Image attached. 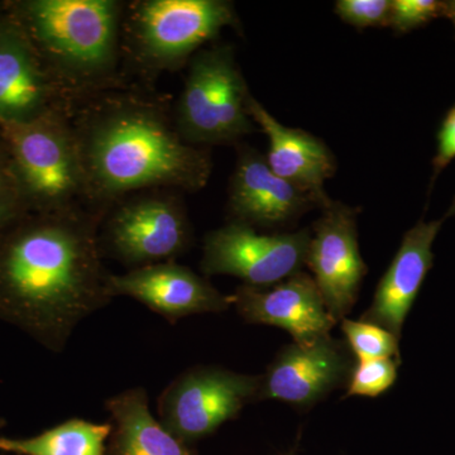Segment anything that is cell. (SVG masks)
Masks as SVG:
<instances>
[{
	"instance_id": "1",
	"label": "cell",
	"mask_w": 455,
	"mask_h": 455,
	"mask_svg": "<svg viewBox=\"0 0 455 455\" xmlns=\"http://www.w3.org/2000/svg\"><path fill=\"white\" fill-rule=\"evenodd\" d=\"M103 215L86 206L27 212L0 233V319L51 352L110 301L99 242Z\"/></svg>"
},
{
	"instance_id": "2",
	"label": "cell",
	"mask_w": 455,
	"mask_h": 455,
	"mask_svg": "<svg viewBox=\"0 0 455 455\" xmlns=\"http://www.w3.org/2000/svg\"><path fill=\"white\" fill-rule=\"evenodd\" d=\"M70 118L85 173L86 206L103 217L140 191L196 193L211 179V149L185 142L173 110L151 92L123 84L94 92L74 101Z\"/></svg>"
},
{
	"instance_id": "3",
	"label": "cell",
	"mask_w": 455,
	"mask_h": 455,
	"mask_svg": "<svg viewBox=\"0 0 455 455\" xmlns=\"http://www.w3.org/2000/svg\"><path fill=\"white\" fill-rule=\"evenodd\" d=\"M25 31L57 84L74 101L123 85L119 0H11Z\"/></svg>"
},
{
	"instance_id": "4",
	"label": "cell",
	"mask_w": 455,
	"mask_h": 455,
	"mask_svg": "<svg viewBox=\"0 0 455 455\" xmlns=\"http://www.w3.org/2000/svg\"><path fill=\"white\" fill-rule=\"evenodd\" d=\"M226 27L238 28L227 0H136L125 4L122 55L142 76L179 70Z\"/></svg>"
},
{
	"instance_id": "5",
	"label": "cell",
	"mask_w": 455,
	"mask_h": 455,
	"mask_svg": "<svg viewBox=\"0 0 455 455\" xmlns=\"http://www.w3.org/2000/svg\"><path fill=\"white\" fill-rule=\"evenodd\" d=\"M70 109L0 125V140L29 212L86 206L85 173Z\"/></svg>"
},
{
	"instance_id": "6",
	"label": "cell",
	"mask_w": 455,
	"mask_h": 455,
	"mask_svg": "<svg viewBox=\"0 0 455 455\" xmlns=\"http://www.w3.org/2000/svg\"><path fill=\"white\" fill-rule=\"evenodd\" d=\"M251 92L230 44L200 50L188 64L173 121L188 145H238L257 131L248 112Z\"/></svg>"
},
{
	"instance_id": "7",
	"label": "cell",
	"mask_w": 455,
	"mask_h": 455,
	"mask_svg": "<svg viewBox=\"0 0 455 455\" xmlns=\"http://www.w3.org/2000/svg\"><path fill=\"white\" fill-rule=\"evenodd\" d=\"M99 242L103 254L131 269L175 260L193 242L181 193L155 188L124 197L101 221Z\"/></svg>"
},
{
	"instance_id": "8",
	"label": "cell",
	"mask_w": 455,
	"mask_h": 455,
	"mask_svg": "<svg viewBox=\"0 0 455 455\" xmlns=\"http://www.w3.org/2000/svg\"><path fill=\"white\" fill-rule=\"evenodd\" d=\"M260 377L217 367H196L180 374L158 398L160 423L188 443L214 433L259 398Z\"/></svg>"
},
{
	"instance_id": "9",
	"label": "cell",
	"mask_w": 455,
	"mask_h": 455,
	"mask_svg": "<svg viewBox=\"0 0 455 455\" xmlns=\"http://www.w3.org/2000/svg\"><path fill=\"white\" fill-rule=\"evenodd\" d=\"M310 233L262 235L256 228L229 220L205 235L200 268L208 276L241 278L248 286H274L301 271Z\"/></svg>"
},
{
	"instance_id": "10",
	"label": "cell",
	"mask_w": 455,
	"mask_h": 455,
	"mask_svg": "<svg viewBox=\"0 0 455 455\" xmlns=\"http://www.w3.org/2000/svg\"><path fill=\"white\" fill-rule=\"evenodd\" d=\"M322 211L310 233L305 265L338 322L355 307L367 266L359 252L357 211L333 200Z\"/></svg>"
},
{
	"instance_id": "11",
	"label": "cell",
	"mask_w": 455,
	"mask_h": 455,
	"mask_svg": "<svg viewBox=\"0 0 455 455\" xmlns=\"http://www.w3.org/2000/svg\"><path fill=\"white\" fill-rule=\"evenodd\" d=\"M73 104L4 2L0 3V125L33 121Z\"/></svg>"
},
{
	"instance_id": "12",
	"label": "cell",
	"mask_w": 455,
	"mask_h": 455,
	"mask_svg": "<svg viewBox=\"0 0 455 455\" xmlns=\"http://www.w3.org/2000/svg\"><path fill=\"white\" fill-rule=\"evenodd\" d=\"M230 301L245 322L283 328L300 346L331 337L337 324L313 277L302 271L274 286L242 284Z\"/></svg>"
},
{
	"instance_id": "13",
	"label": "cell",
	"mask_w": 455,
	"mask_h": 455,
	"mask_svg": "<svg viewBox=\"0 0 455 455\" xmlns=\"http://www.w3.org/2000/svg\"><path fill=\"white\" fill-rule=\"evenodd\" d=\"M108 289L112 298L128 296L148 309L176 322L181 317L204 313H221L232 307L205 278L175 260L110 274Z\"/></svg>"
},
{
	"instance_id": "14",
	"label": "cell",
	"mask_w": 455,
	"mask_h": 455,
	"mask_svg": "<svg viewBox=\"0 0 455 455\" xmlns=\"http://www.w3.org/2000/svg\"><path fill=\"white\" fill-rule=\"evenodd\" d=\"M314 206L322 208L315 197L276 175L259 152L239 146L228 194L230 220L253 228L280 227Z\"/></svg>"
},
{
	"instance_id": "15",
	"label": "cell",
	"mask_w": 455,
	"mask_h": 455,
	"mask_svg": "<svg viewBox=\"0 0 455 455\" xmlns=\"http://www.w3.org/2000/svg\"><path fill=\"white\" fill-rule=\"evenodd\" d=\"M350 362L343 347L331 337L310 346L292 343L260 377L257 400H280L309 406L340 386L349 376Z\"/></svg>"
},
{
	"instance_id": "16",
	"label": "cell",
	"mask_w": 455,
	"mask_h": 455,
	"mask_svg": "<svg viewBox=\"0 0 455 455\" xmlns=\"http://www.w3.org/2000/svg\"><path fill=\"white\" fill-rule=\"evenodd\" d=\"M454 214L455 199L442 220H420L407 230L390 267L377 286L372 305L359 320L381 326L400 339L407 314L433 267L434 241L443 223Z\"/></svg>"
},
{
	"instance_id": "17",
	"label": "cell",
	"mask_w": 455,
	"mask_h": 455,
	"mask_svg": "<svg viewBox=\"0 0 455 455\" xmlns=\"http://www.w3.org/2000/svg\"><path fill=\"white\" fill-rule=\"evenodd\" d=\"M248 112L267 136L266 161L276 175L291 182L319 202L322 209L331 202L326 196V180L333 178L337 164L331 149L313 134L289 128L251 95Z\"/></svg>"
},
{
	"instance_id": "18",
	"label": "cell",
	"mask_w": 455,
	"mask_h": 455,
	"mask_svg": "<svg viewBox=\"0 0 455 455\" xmlns=\"http://www.w3.org/2000/svg\"><path fill=\"white\" fill-rule=\"evenodd\" d=\"M106 406L114 421L113 455H194L187 443L156 420L145 388L123 391Z\"/></svg>"
},
{
	"instance_id": "19",
	"label": "cell",
	"mask_w": 455,
	"mask_h": 455,
	"mask_svg": "<svg viewBox=\"0 0 455 455\" xmlns=\"http://www.w3.org/2000/svg\"><path fill=\"white\" fill-rule=\"evenodd\" d=\"M112 424L70 419L31 438L0 435V451L18 455H104Z\"/></svg>"
},
{
	"instance_id": "20",
	"label": "cell",
	"mask_w": 455,
	"mask_h": 455,
	"mask_svg": "<svg viewBox=\"0 0 455 455\" xmlns=\"http://www.w3.org/2000/svg\"><path fill=\"white\" fill-rule=\"evenodd\" d=\"M341 331L346 335L349 348L358 362L382 358L396 359L400 362V339L381 326L371 324L363 320L353 322L343 319Z\"/></svg>"
},
{
	"instance_id": "21",
	"label": "cell",
	"mask_w": 455,
	"mask_h": 455,
	"mask_svg": "<svg viewBox=\"0 0 455 455\" xmlns=\"http://www.w3.org/2000/svg\"><path fill=\"white\" fill-rule=\"evenodd\" d=\"M396 359L382 358L358 362L350 374L347 396L376 397L396 382Z\"/></svg>"
},
{
	"instance_id": "22",
	"label": "cell",
	"mask_w": 455,
	"mask_h": 455,
	"mask_svg": "<svg viewBox=\"0 0 455 455\" xmlns=\"http://www.w3.org/2000/svg\"><path fill=\"white\" fill-rule=\"evenodd\" d=\"M445 17V2L439 0H392L390 22L398 35L414 31L436 20Z\"/></svg>"
},
{
	"instance_id": "23",
	"label": "cell",
	"mask_w": 455,
	"mask_h": 455,
	"mask_svg": "<svg viewBox=\"0 0 455 455\" xmlns=\"http://www.w3.org/2000/svg\"><path fill=\"white\" fill-rule=\"evenodd\" d=\"M27 212H29L25 199L12 170L7 152L0 140V233Z\"/></svg>"
},
{
	"instance_id": "24",
	"label": "cell",
	"mask_w": 455,
	"mask_h": 455,
	"mask_svg": "<svg viewBox=\"0 0 455 455\" xmlns=\"http://www.w3.org/2000/svg\"><path fill=\"white\" fill-rule=\"evenodd\" d=\"M335 13L344 22L355 28L388 27L390 0H338Z\"/></svg>"
},
{
	"instance_id": "25",
	"label": "cell",
	"mask_w": 455,
	"mask_h": 455,
	"mask_svg": "<svg viewBox=\"0 0 455 455\" xmlns=\"http://www.w3.org/2000/svg\"><path fill=\"white\" fill-rule=\"evenodd\" d=\"M455 158V104L445 114L438 132V148L433 160L430 190L442 171Z\"/></svg>"
},
{
	"instance_id": "26",
	"label": "cell",
	"mask_w": 455,
	"mask_h": 455,
	"mask_svg": "<svg viewBox=\"0 0 455 455\" xmlns=\"http://www.w3.org/2000/svg\"><path fill=\"white\" fill-rule=\"evenodd\" d=\"M445 17L449 18L455 27V0L445 2Z\"/></svg>"
},
{
	"instance_id": "27",
	"label": "cell",
	"mask_w": 455,
	"mask_h": 455,
	"mask_svg": "<svg viewBox=\"0 0 455 455\" xmlns=\"http://www.w3.org/2000/svg\"><path fill=\"white\" fill-rule=\"evenodd\" d=\"M5 425H7V421H5V419L0 418V430L4 429Z\"/></svg>"
}]
</instances>
